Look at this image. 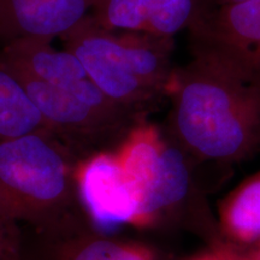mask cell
<instances>
[{"instance_id":"obj_10","label":"cell","mask_w":260,"mask_h":260,"mask_svg":"<svg viewBox=\"0 0 260 260\" xmlns=\"http://www.w3.org/2000/svg\"><path fill=\"white\" fill-rule=\"evenodd\" d=\"M0 65L15 76L28 77L70 89L88 79L83 65L68 50H56L50 40L21 39L0 51Z\"/></svg>"},{"instance_id":"obj_6","label":"cell","mask_w":260,"mask_h":260,"mask_svg":"<svg viewBox=\"0 0 260 260\" xmlns=\"http://www.w3.org/2000/svg\"><path fill=\"white\" fill-rule=\"evenodd\" d=\"M188 32L191 53L260 84V0L206 10Z\"/></svg>"},{"instance_id":"obj_11","label":"cell","mask_w":260,"mask_h":260,"mask_svg":"<svg viewBox=\"0 0 260 260\" xmlns=\"http://www.w3.org/2000/svg\"><path fill=\"white\" fill-rule=\"evenodd\" d=\"M46 237L44 260H167L152 246L98 233L87 222Z\"/></svg>"},{"instance_id":"obj_4","label":"cell","mask_w":260,"mask_h":260,"mask_svg":"<svg viewBox=\"0 0 260 260\" xmlns=\"http://www.w3.org/2000/svg\"><path fill=\"white\" fill-rule=\"evenodd\" d=\"M81 157L50 133L0 140V199L45 235L87 222L74 171Z\"/></svg>"},{"instance_id":"obj_3","label":"cell","mask_w":260,"mask_h":260,"mask_svg":"<svg viewBox=\"0 0 260 260\" xmlns=\"http://www.w3.org/2000/svg\"><path fill=\"white\" fill-rule=\"evenodd\" d=\"M60 39L98 88L115 103L147 117L169 100L176 71L174 38L110 30L89 15Z\"/></svg>"},{"instance_id":"obj_9","label":"cell","mask_w":260,"mask_h":260,"mask_svg":"<svg viewBox=\"0 0 260 260\" xmlns=\"http://www.w3.org/2000/svg\"><path fill=\"white\" fill-rule=\"evenodd\" d=\"M93 0H0V40L61 38L90 15Z\"/></svg>"},{"instance_id":"obj_15","label":"cell","mask_w":260,"mask_h":260,"mask_svg":"<svg viewBox=\"0 0 260 260\" xmlns=\"http://www.w3.org/2000/svg\"><path fill=\"white\" fill-rule=\"evenodd\" d=\"M188 260H247V256L242 249L223 243L220 246L209 247L207 251Z\"/></svg>"},{"instance_id":"obj_13","label":"cell","mask_w":260,"mask_h":260,"mask_svg":"<svg viewBox=\"0 0 260 260\" xmlns=\"http://www.w3.org/2000/svg\"><path fill=\"white\" fill-rule=\"evenodd\" d=\"M35 132L50 130L22 83L0 65V140Z\"/></svg>"},{"instance_id":"obj_5","label":"cell","mask_w":260,"mask_h":260,"mask_svg":"<svg viewBox=\"0 0 260 260\" xmlns=\"http://www.w3.org/2000/svg\"><path fill=\"white\" fill-rule=\"evenodd\" d=\"M30 98L52 135L80 157L113 149L140 119L132 110L119 105L102 90L79 95L73 89L16 76Z\"/></svg>"},{"instance_id":"obj_8","label":"cell","mask_w":260,"mask_h":260,"mask_svg":"<svg viewBox=\"0 0 260 260\" xmlns=\"http://www.w3.org/2000/svg\"><path fill=\"white\" fill-rule=\"evenodd\" d=\"M206 10L203 0H93L90 17L110 30L174 38Z\"/></svg>"},{"instance_id":"obj_7","label":"cell","mask_w":260,"mask_h":260,"mask_svg":"<svg viewBox=\"0 0 260 260\" xmlns=\"http://www.w3.org/2000/svg\"><path fill=\"white\" fill-rule=\"evenodd\" d=\"M77 203L90 228L113 235L138 223V203L115 149L81 157L74 171Z\"/></svg>"},{"instance_id":"obj_16","label":"cell","mask_w":260,"mask_h":260,"mask_svg":"<svg viewBox=\"0 0 260 260\" xmlns=\"http://www.w3.org/2000/svg\"><path fill=\"white\" fill-rule=\"evenodd\" d=\"M203 2L204 4L206 5L207 10H210L214 8H220V6L237 4V3L246 2V0H203Z\"/></svg>"},{"instance_id":"obj_14","label":"cell","mask_w":260,"mask_h":260,"mask_svg":"<svg viewBox=\"0 0 260 260\" xmlns=\"http://www.w3.org/2000/svg\"><path fill=\"white\" fill-rule=\"evenodd\" d=\"M19 223L0 199V260H25Z\"/></svg>"},{"instance_id":"obj_2","label":"cell","mask_w":260,"mask_h":260,"mask_svg":"<svg viewBox=\"0 0 260 260\" xmlns=\"http://www.w3.org/2000/svg\"><path fill=\"white\" fill-rule=\"evenodd\" d=\"M115 152L138 203L136 228L178 225L222 245L216 216L197 182V167L164 126L142 118Z\"/></svg>"},{"instance_id":"obj_17","label":"cell","mask_w":260,"mask_h":260,"mask_svg":"<svg viewBox=\"0 0 260 260\" xmlns=\"http://www.w3.org/2000/svg\"><path fill=\"white\" fill-rule=\"evenodd\" d=\"M246 256L247 260H260V243L252 247V248L246 249Z\"/></svg>"},{"instance_id":"obj_12","label":"cell","mask_w":260,"mask_h":260,"mask_svg":"<svg viewBox=\"0 0 260 260\" xmlns=\"http://www.w3.org/2000/svg\"><path fill=\"white\" fill-rule=\"evenodd\" d=\"M216 219L226 245L246 251L260 243V171L240 182L219 201Z\"/></svg>"},{"instance_id":"obj_1","label":"cell","mask_w":260,"mask_h":260,"mask_svg":"<svg viewBox=\"0 0 260 260\" xmlns=\"http://www.w3.org/2000/svg\"><path fill=\"white\" fill-rule=\"evenodd\" d=\"M167 130L195 167H228L260 149V84L193 54L176 68Z\"/></svg>"}]
</instances>
